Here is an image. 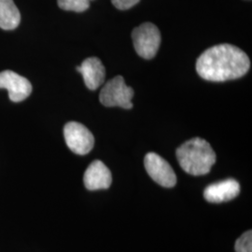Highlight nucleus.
<instances>
[{
	"instance_id": "nucleus-1",
	"label": "nucleus",
	"mask_w": 252,
	"mask_h": 252,
	"mask_svg": "<svg viewBox=\"0 0 252 252\" xmlns=\"http://www.w3.org/2000/svg\"><path fill=\"white\" fill-rule=\"evenodd\" d=\"M251 67L249 56L231 44L214 46L199 56L196 71L204 80L209 81H230L243 77Z\"/></svg>"
},
{
	"instance_id": "nucleus-2",
	"label": "nucleus",
	"mask_w": 252,
	"mask_h": 252,
	"mask_svg": "<svg viewBox=\"0 0 252 252\" xmlns=\"http://www.w3.org/2000/svg\"><path fill=\"white\" fill-rule=\"evenodd\" d=\"M176 154L181 168L191 176L207 175L216 162V153L212 147L199 137L181 145Z\"/></svg>"
},
{
	"instance_id": "nucleus-3",
	"label": "nucleus",
	"mask_w": 252,
	"mask_h": 252,
	"mask_svg": "<svg viewBox=\"0 0 252 252\" xmlns=\"http://www.w3.org/2000/svg\"><path fill=\"white\" fill-rule=\"evenodd\" d=\"M134 90L126 85L125 79L117 76L108 81L100 92L99 100L105 107H121L130 109L133 108L132 98Z\"/></svg>"
},
{
	"instance_id": "nucleus-4",
	"label": "nucleus",
	"mask_w": 252,
	"mask_h": 252,
	"mask_svg": "<svg viewBox=\"0 0 252 252\" xmlns=\"http://www.w3.org/2000/svg\"><path fill=\"white\" fill-rule=\"evenodd\" d=\"M135 52L144 59L153 58L161 44V34L158 27L152 23H145L132 33Z\"/></svg>"
},
{
	"instance_id": "nucleus-5",
	"label": "nucleus",
	"mask_w": 252,
	"mask_h": 252,
	"mask_svg": "<svg viewBox=\"0 0 252 252\" xmlns=\"http://www.w3.org/2000/svg\"><path fill=\"white\" fill-rule=\"evenodd\" d=\"M63 136L69 150L79 155L90 153L94 145V137L89 129L77 122H70L64 126Z\"/></svg>"
},
{
	"instance_id": "nucleus-6",
	"label": "nucleus",
	"mask_w": 252,
	"mask_h": 252,
	"mask_svg": "<svg viewBox=\"0 0 252 252\" xmlns=\"http://www.w3.org/2000/svg\"><path fill=\"white\" fill-rule=\"evenodd\" d=\"M144 165L149 176L156 183L165 188H172L177 183V177L171 165L160 155L154 153L145 156Z\"/></svg>"
},
{
	"instance_id": "nucleus-7",
	"label": "nucleus",
	"mask_w": 252,
	"mask_h": 252,
	"mask_svg": "<svg viewBox=\"0 0 252 252\" xmlns=\"http://www.w3.org/2000/svg\"><path fill=\"white\" fill-rule=\"evenodd\" d=\"M0 88L9 92V99L21 102L27 99L32 93V84L27 78L11 70L0 72Z\"/></svg>"
},
{
	"instance_id": "nucleus-8",
	"label": "nucleus",
	"mask_w": 252,
	"mask_h": 252,
	"mask_svg": "<svg viewBox=\"0 0 252 252\" xmlns=\"http://www.w3.org/2000/svg\"><path fill=\"white\" fill-rule=\"evenodd\" d=\"M240 193V185L234 179H228L207 186L204 197L209 203H223L235 198Z\"/></svg>"
},
{
	"instance_id": "nucleus-9",
	"label": "nucleus",
	"mask_w": 252,
	"mask_h": 252,
	"mask_svg": "<svg viewBox=\"0 0 252 252\" xmlns=\"http://www.w3.org/2000/svg\"><path fill=\"white\" fill-rule=\"evenodd\" d=\"M83 182L86 189L89 190L108 189L112 182L111 172L104 162L95 160L84 173Z\"/></svg>"
},
{
	"instance_id": "nucleus-10",
	"label": "nucleus",
	"mask_w": 252,
	"mask_h": 252,
	"mask_svg": "<svg viewBox=\"0 0 252 252\" xmlns=\"http://www.w3.org/2000/svg\"><path fill=\"white\" fill-rule=\"evenodd\" d=\"M77 70L82 75L85 85L90 90L99 88L106 79L105 66L96 57L85 59L80 66H77Z\"/></svg>"
},
{
	"instance_id": "nucleus-11",
	"label": "nucleus",
	"mask_w": 252,
	"mask_h": 252,
	"mask_svg": "<svg viewBox=\"0 0 252 252\" xmlns=\"http://www.w3.org/2000/svg\"><path fill=\"white\" fill-rule=\"evenodd\" d=\"M21 22V14L13 0H0V28L13 30Z\"/></svg>"
},
{
	"instance_id": "nucleus-12",
	"label": "nucleus",
	"mask_w": 252,
	"mask_h": 252,
	"mask_svg": "<svg viewBox=\"0 0 252 252\" xmlns=\"http://www.w3.org/2000/svg\"><path fill=\"white\" fill-rule=\"evenodd\" d=\"M60 9L75 12H83L90 7L89 0H57Z\"/></svg>"
},
{
	"instance_id": "nucleus-13",
	"label": "nucleus",
	"mask_w": 252,
	"mask_h": 252,
	"mask_svg": "<svg viewBox=\"0 0 252 252\" xmlns=\"http://www.w3.org/2000/svg\"><path fill=\"white\" fill-rule=\"evenodd\" d=\"M236 252H252V232L250 230L244 233L235 242Z\"/></svg>"
},
{
	"instance_id": "nucleus-14",
	"label": "nucleus",
	"mask_w": 252,
	"mask_h": 252,
	"mask_svg": "<svg viewBox=\"0 0 252 252\" xmlns=\"http://www.w3.org/2000/svg\"><path fill=\"white\" fill-rule=\"evenodd\" d=\"M140 0H111L114 7L121 10L130 9L136 5Z\"/></svg>"
},
{
	"instance_id": "nucleus-15",
	"label": "nucleus",
	"mask_w": 252,
	"mask_h": 252,
	"mask_svg": "<svg viewBox=\"0 0 252 252\" xmlns=\"http://www.w3.org/2000/svg\"><path fill=\"white\" fill-rule=\"evenodd\" d=\"M89 1H92V0H89Z\"/></svg>"
}]
</instances>
